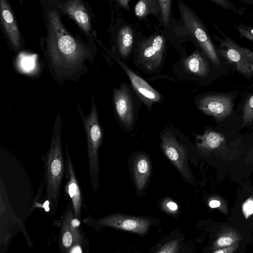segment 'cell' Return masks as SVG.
<instances>
[{
  "mask_svg": "<svg viewBox=\"0 0 253 253\" xmlns=\"http://www.w3.org/2000/svg\"><path fill=\"white\" fill-rule=\"evenodd\" d=\"M42 2L46 35L41 44L48 70L60 84L68 80L76 82L87 72V62L94 59L95 45L67 29L61 19L62 11L52 0Z\"/></svg>",
  "mask_w": 253,
  "mask_h": 253,
  "instance_id": "1",
  "label": "cell"
},
{
  "mask_svg": "<svg viewBox=\"0 0 253 253\" xmlns=\"http://www.w3.org/2000/svg\"><path fill=\"white\" fill-rule=\"evenodd\" d=\"M179 20L170 19L169 25L162 32L167 39L174 44H179L186 40L192 41L216 67L220 65L219 53L206 27L196 13L181 0L177 1Z\"/></svg>",
  "mask_w": 253,
  "mask_h": 253,
  "instance_id": "2",
  "label": "cell"
},
{
  "mask_svg": "<svg viewBox=\"0 0 253 253\" xmlns=\"http://www.w3.org/2000/svg\"><path fill=\"white\" fill-rule=\"evenodd\" d=\"M60 114L55 117L49 149L42 159L45 170V197L56 205L60 197L61 186L66 170L62 150Z\"/></svg>",
  "mask_w": 253,
  "mask_h": 253,
  "instance_id": "3",
  "label": "cell"
},
{
  "mask_svg": "<svg viewBox=\"0 0 253 253\" xmlns=\"http://www.w3.org/2000/svg\"><path fill=\"white\" fill-rule=\"evenodd\" d=\"M167 38L163 32L135 39L133 50V62L142 72L156 74L163 68Z\"/></svg>",
  "mask_w": 253,
  "mask_h": 253,
  "instance_id": "4",
  "label": "cell"
},
{
  "mask_svg": "<svg viewBox=\"0 0 253 253\" xmlns=\"http://www.w3.org/2000/svg\"><path fill=\"white\" fill-rule=\"evenodd\" d=\"M78 108L86 135L91 186L93 191L95 192L99 184L98 150L102 141L103 130L99 124L93 96L90 111L87 116L84 115L80 107L78 106Z\"/></svg>",
  "mask_w": 253,
  "mask_h": 253,
  "instance_id": "5",
  "label": "cell"
},
{
  "mask_svg": "<svg viewBox=\"0 0 253 253\" xmlns=\"http://www.w3.org/2000/svg\"><path fill=\"white\" fill-rule=\"evenodd\" d=\"M211 62L198 48L189 55L182 53L179 61L173 66L177 78L201 83L211 73Z\"/></svg>",
  "mask_w": 253,
  "mask_h": 253,
  "instance_id": "6",
  "label": "cell"
},
{
  "mask_svg": "<svg viewBox=\"0 0 253 253\" xmlns=\"http://www.w3.org/2000/svg\"><path fill=\"white\" fill-rule=\"evenodd\" d=\"M113 101L117 114L126 126H130L133 121L134 99L138 97L131 84H121L113 89Z\"/></svg>",
  "mask_w": 253,
  "mask_h": 253,
  "instance_id": "7",
  "label": "cell"
},
{
  "mask_svg": "<svg viewBox=\"0 0 253 253\" xmlns=\"http://www.w3.org/2000/svg\"><path fill=\"white\" fill-rule=\"evenodd\" d=\"M161 140L162 149L165 155L176 167L184 179L191 183L192 178L183 146L169 133L163 135Z\"/></svg>",
  "mask_w": 253,
  "mask_h": 253,
  "instance_id": "8",
  "label": "cell"
},
{
  "mask_svg": "<svg viewBox=\"0 0 253 253\" xmlns=\"http://www.w3.org/2000/svg\"><path fill=\"white\" fill-rule=\"evenodd\" d=\"M225 48L221 50L222 55L236 67L237 70L246 77L253 76V52L240 46L229 38L223 43Z\"/></svg>",
  "mask_w": 253,
  "mask_h": 253,
  "instance_id": "9",
  "label": "cell"
},
{
  "mask_svg": "<svg viewBox=\"0 0 253 253\" xmlns=\"http://www.w3.org/2000/svg\"><path fill=\"white\" fill-rule=\"evenodd\" d=\"M196 104L202 112L218 120L227 117L233 108L232 101L228 96L217 94L200 95L196 99Z\"/></svg>",
  "mask_w": 253,
  "mask_h": 253,
  "instance_id": "10",
  "label": "cell"
},
{
  "mask_svg": "<svg viewBox=\"0 0 253 253\" xmlns=\"http://www.w3.org/2000/svg\"><path fill=\"white\" fill-rule=\"evenodd\" d=\"M128 77L130 84L140 100L150 108L162 99L161 93L135 73L118 57L113 55Z\"/></svg>",
  "mask_w": 253,
  "mask_h": 253,
  "instance_id": "11",
  "label": "cell"
},
{
  "mask_svg": "<svg viewBox=\"0 0 253 253\" xmlns=\"http://www.w3.org/2000/svg\"><path fill=\"white\" fill-rule=\"evenodd\" d=\"M99 225L125 230L139 234H144L151 224L150 219L121 214H113L97 220Z\"/></svg>",
  "mask_w": 253,
  "mask_h": 253,
  "instance_id": "12",
  "label": "cell"
},
{
  "mask_svg": "<svg viewBox=\"0 0 253 253\" xmlns=\"http://www.w3.org/2000/svg\"><path fill=\"white\" fill-rule=\"evenodd\" d=\"M52 1L62 13L72 18L89 38H92L91 17L83 1L80 0Z\"/></svg>",
  "mask_w": 253,
  "mask_h": 253,
  "instance_id": "13",
  "label": "cell"
},
{
  "mask_svg": "<svg viewBox=\"0 0 253 253\" xmlns=\"http://www.w3.org/2000/svg\"><path fill=\"white\" fill-rule=\"evenodd\" d=\"M66 183L65 192L70 197L74 211L75 216L80 217L83 195L74 169L68 145H65Z\"/></svg>",
  "mask_w": 253,
  "mask_h": 253,
  "instance_id": "14",
  "label": "cell"
},
{
  "mask_svg": "<svg viewBox=\"0 0 253 253\" xmlns=\"http://www.w3.org/2000/svg\"><path fill=\"white\" fill-rule=\"evenodd\" d=\"M0 22L12 47L18 50L21 47V35L11 7L6 0H0Z\"/></svg>",
  "mask_w": 253,
  "mask_h": 253,
  "instance_id": "15",
  "label": "cell"
},
{
  "mask_svg": "<svg viewBox=\"0 0 253 253\" xmlns=\"http://www.w3.org/2000/svg\"><path fill=\"white\" fill-rule=\"evenodd\" d=\"M134 31L128 24H123L116 35V49L123 59L126 60L132 54L135 43Z\"/></svg>",
  "mask_w": 253,
  "mask_h": 253,
  "instance_id": "16",
  "label": "cell"
},
{
  "mask_svg": "<svg viewBox=\"0 0 253 253\" xmlns=\"http://www.w3.org/2000/svg\"><path fill=\"white\" fill-rule=\"evenodd\" d=\"M151 166L148 157L144 154L136 157L133 164L134 181L137 190H142L149 177Z\"/></svg>",
  "mask_w": 253,
  "mask_h": 253,
  "instance_id": "17",
  "label": "cell"
},
{
  "mask_svg": "<svg viewBox=\"0 0 253 253\" xmlns=\"http://www.w3.org/2000/svg\"><path fill=\"white\" fill-rule=\"evenodd\" d=\"M196 138L201 141L197 144L198 148L204 151H212L219 148L225 141L223 135L211 130L207 131L203 135H198Z\"/></svg>",
  "mask_w": 253,
  "mask_h": 253,
  "instance_id": "18",
  "label": "cell"
},
{
  "mask_svg": "<svg viewBox=\"0 0 253 253\" xmlns=\"http://www.w3.org/2000/svg\"><path fill=\"white\" fill-rule=\"evenodd\" d=\"M135 16L142 19L152 14L161 21L160 7L158 0H140L134 6Z\"/></svg>",
  "mask_w": 253,
  "mask_h": 253,
  "instance_id": "19",
  "label": "cell"
},
{
  "mask_svg": "<svg viewBox=\"0 0 253 253\" xmlns=\"http://www.w3.org/2000/svg\"><path fill=\"white\" fill-rule=\"evenodd\" d=\"M242 239V236L236 230L227 228L224 229L217 237L213 243V247L216 250L230 246Z\"/></svg>",
  "mask_w": 253,
  "mask_h": 253,
  "instance_id": "20",
  "label": "cell"
},
{
  "mask_svg": "<svg viewBox=\"0 0 253 253\" xmlns=\"http://www.w3.org/2000/svg\"><path fill=\"white\" fill-rule=\"evenodd\" d=\"M64 219L67 221L73 236L75 245H79L82 240V236L80 231V221L76 217L73 216V211L71 210L67 212Z\"/></svg>",
  "mask_w": 253,
  "mask_h": 253,
  "instance_id": "21",
  "label": "cell"
},
{
  "mask_svg": "<svg viewBox=\"0 0 253 253\" xmlns=\"http://www.w3.org/2000/svg\"><path fill=\"white\" fill-rule=\"evenodd\" d=\"M160 7L161 22L165 28H167L170 22V11L171 9V0H158Z\"/></svg>",
  "mask_w": 253,
  "mask_h": 253,
  "instance_id": "22",
  "label": "cell"
},
{
  "mask_svg": "<svg viewBox=\"0 0 253 253\" xmlns=\"http://www.w3.org/2000/svg\"><path fill=\"white\" fill-rule=\"evenodd\" d=\"M61 233L62 243L65 248L69 249L73 245H75L73 236L65 219L62 223Z\"/></svg>",
  "mask_w": 253,
  "mask_h": 253,
  "instance_id": "23",
  "label": "cell"
},
{
  "mask_svg": "<svg viewBox=\"0 0 253 253\" xmlns=\"http://www.w3.org/2000/svg\"><path fill=\"white\" fill-rule=\"evenodd\" d=\"M253 121V94L246 102L243 109V123L244 126L249 125Z\"/></svg>",
  "mask_w": 253,
  "mask_h": 253,
  "instance_id": "24",
  "label": "cell"
},
{
  "mask_svg": "<svg viewBox=\"0 0 253 253\" xmlns=\"http://www.w3.org/2000/svg\"><path fill=\"white\" fill-rule=\"evenodd\" d=\"M179 242L174 239L164 245L156 253H179Z\"/></svg>",
  "mask_w": 253,
  "mask_h": 253,
  "instance_id": "25",
  "label": "cell"
},
{
  "mask_svg": "<svg viewBox=\"0 0 253 253\" xmlns=\"http://www.w3.org/2000/svg\"><path fill=\"white\" fill-rule=\"evenodd\" d=\"M208 205L211 208L218 209L223 213H226L227 208L225 204L220 198H213L210 199L208 202Z\"/></svg>",
  "mask_w": 253,
  "mask_h": 253,
  "instance_id": "26",
  "label": "cell"
},
{
  "mask_svg": "<svg viewBox=\"0 0 253 253\" xmlns=\"http://www.w3.org/2000/svg\"><path fill=\"white\" fill-rule=\"evenodd\" d=\"M162 207L164 211L170 213H175L178 209L177 204L169 199L162 203Z\"/></svg>",
  "mask_w": 253,
  "mask_h": 253,
  "instance_id": "27",
  "label": "cell"
},
{
  "mask_svg": "<svg viewBox=\"0 0 253 253\" xmlns=\"http://www.w3.org/2000/svg\"><path fill=\"white\" fill-rule=\"evenodd\" d=\"M242 211L246 218H248L253 213V199H248L243 205Z\"/></svg>",
  "mask_w": 253,
  "mask_h": 253,
  "instance_id": "28",
  "label": "cell"
},
{
  "mask_svg": "<svg viewBox=\"0 0 253 253\" xmlns=\"http://www.w3.org/2000/svg\"><path fill=\"white\" fill-rule=\"evenodd\" d=\"M238 247L239 242H237L230 246L217 249L213 253H233Z\"/></svg>",
  "mask_w": 253,
  "mask_h": 253,
  "instance_id": "29",
  "label": "cell"
},
{
  "mask_svg": "<svg viewBox=\"0 0 253 253\" xmlns=\"http://www.w3.org/2000/svg\"><path fill=\"white\" fill-rule=\"evenodd\" d=\"M238 30L242 35L253 41V28L240 27Z\"/></svg>",
  "mask_w": 253,
  "mask_h": 253,
  "instance_id": "30",
  "label": "cell"
},
{
  "mask_svg": "<svg viewBox=\"0 0 253 253\" xmlns=\"http://www.w3.org/2000/svg\"><path fill=\"white\" fill-rule=\"evenodd\" d=\"M129 1V0H117V2L123 8L127 10H129V6L128 5Z\"/></svg>",
  "mask_w": 253,
  "mask_h": 253,
  "instance_id": "31",
  "label": "cell"
},
{
  "mask_svg": "<svg viewBox=\"0 0 253 253\" xmlns=\"http://www.w3.org/2000/svg\"><path fill=\"white\" fill-rule=\"evenodd\" d=\"M70 253H82V250L79 245H75L70 250Z\"/></svg>",
  "mask_w": 253,
  "mask_h": 253,
  "instance_id": "32",
  "label": "cell"
}]
</instances>
